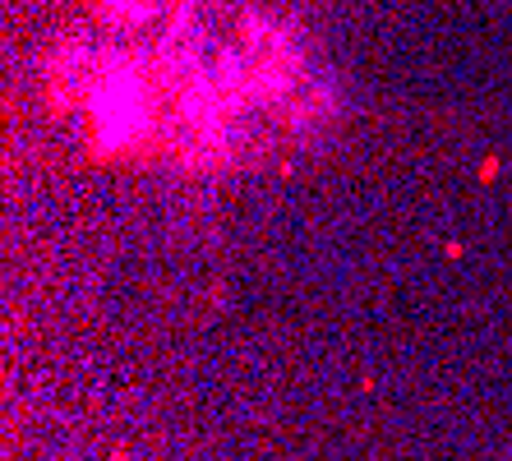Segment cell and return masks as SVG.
I'll list each match as a JSON object with an SVG mask.
<instances>
[{"instance_id":"obj_1","label":"cell","mask_w":512,"mask_h":461,"mask_svg":"<svg viewBox=\"0 0 512 461\" xmlns=\"http://www.w3.org/2000/svg\"><path fill=\"white\" fill-rule=\"evenodd\" d=\"M139 130H143V93L134 74L102 79V88H97V134H102V143L116 148L125 139H139Z\"/></svg>"}]
</instances>
